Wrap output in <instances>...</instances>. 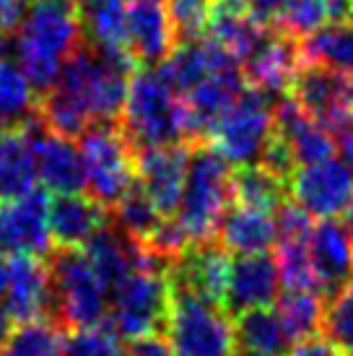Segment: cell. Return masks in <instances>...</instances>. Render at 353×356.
I'll list each match as a JSON object with an SVG mask.
<instances>
[{
    "instance_id": "cell-1",
    "label": "cell",
    "mask_w": 353,
    "mask_h": 356,
    "mask_svg": "<svg viewBox=\"0 0 353 356\" xmlns=\"http://www.w3.org/2000/svg\"><path fill=\"white\" fill-rule=\"evenodd\" d=\"M83 44L79 3L34 0L16 29V55L37 94L55 86L63 65Z\"/></svg>"
},
{
    "instance_id": "cell-2",
    "label": "cell",
    "mask_w": 353,
    "mask_h": 356,
    "mask_svg": "<svg viewBox=\"0 0 353 356\" xmlns=\"http://www.w3.org/2000/svg\"><path fill=\"white\" fill-rule=\"evenodd\" d=\"M117 125L133 151L195 143L185 99L158 76L156 68L136 70L130 76L128 99Z\"/></svg>"
},
{
    "instance_id": "cell-3",
    "label": "cell",
    "mask_w": 353,
    "mask_h": 356,
    "mask_svg": "<svg viewBox=\"0 0 353 356\" xmlns=\"http://www.w3.org/2000/svg\"><path fill=\"white\" fill-rule=\"evenodd\" d=\"M231 200V164L206 140L192 143L185 188L176 208V224L187 234L190 245L216 242L218 224Z\"/></svg>"
},
{
    "instance_id": "cell-4",
    "label": "cell",
    "mask_w": 353,
    "mask_h": 356,
    "mask_svg": "<svg viewBox=\"0 0 353 356\" xmlns=\"http://www.w3.org/2000/svg\"><path fill=\"white\" fill-rule=\"evenodd\" d=\"M164 341L172 356H234V323L224 307L169 284Z\"/></svg>"
},
{
    "instance_id": "cell-5",
    "label": "cell",
    "mask_w": 353,
    "mask_h": 356,
    "mask_svg": "<svg viewBox=\"0 0 353 356\" xmlns=\"http://www.w3.org/2000/svg\"><path fill=\"white\" fill-rule=\"evenodd\" d=\"M169 307L167 263L140 266L130 270L109 291V307L104 325L120 336V341H138L146 336H161Z\"/></svg>"
},
{
    "instance_id": "cell-6",
    "label": "cell",
    "mask_w": 353,
    "mask_h": 356,
    "mask_svg": "<svg viewBox=\"0 0 353 356\" xmlns=\"http://www.w3.org/2000/svg\"><path fill=\"white\" fill-rule=\"evenodd\" d=\"M273 97L255 86H245L234 104L213 122L206 143H211L231 167L257 164L275 133Z\"/></svg>"
},
{
    "instance_id": "cell-7",
    "label": "cell",
    "mask_w": 353,
    "mask_h": 356,
    "mask_svg": "<svg viewBox=\"0 0 353 356\" xmlns=\"http://www.w3.org/2000/svg\"><path fill=\"white\" fill-rule=\"evenodd\" d=\"M49 281L55 294V323L60 327L101 325L107 317L109 294L97 278L83 250H65L47 255Z\"/></svg>"
},
{
    "instance_id": "cell-8",
    "label": "cell",
    "mask_w": 353,
    "mask_h": 356,
    "mask_svg": "<svg viewBox=\"0 0 353 356\" xmlns=\"http://www.w3.org/2000/svg\"><path fill=\"white\" fill-rule=\"evenodd\" d=\"M79 138L88 195L112 208L136 182V151L117 122H94Z\"/></svg>"
},
{
    "instance_id": "cell-9",
    "label": "cell",
    "mask_w": 353,
    "mask_h": 356,
    "mask_svg": "<svg viewBox=\"0 0 353 356\" xmlns=\"http://www.w3.org/2000/svg\"><path fill=\"white\" fill-rule=\"evenodd\" d=\"M286 94L333 138L353 133V81L348 76L302 63Z\"/></svg>"
},
{
    "instance_id": "cell-10",
    "label": "cell",
    "mask_w": 353,
    "mask_h": 356,
    "mask_svg": "<svg viewBox=\"0 0 353 356\" xmlns=\"http://www.w3.org/2000/svg\"><path fill=\"white\" fill-rule=\"evenodd\" d=\"M0 252L34 257L52 252L49 193L44 188H31L16 198H0Z\"/></svg>"
},
{
    "instance_id": "cell-11",
    "label": "cell",
    "mask_w": 353,
    "mask_h": 356,
    "mask_svg": "<svg viewBox=\"0 0 353 356\" xmlns=\"http://www.w3.org/2000/svg\"><path fill=\"white\" fill-rule=\"evenodd\" d=\"M294 203L312 218H340L353 208V175L343 159L299 167L288 182Z\"/></svg>"
},
{
    "instance_id": "cell-12",
    "label": "cell",
    "mask_w": 353,
    "mask_h": 356,
    "mask_svg": "<svg viewBox=\"0 0 353 356\" xmlns=\"http://www.w3.org/2000/svg\"><path fill=\"white\" fill-rule=\"evenodd\" d=\"M26 133H29L34 169H37V179L42 182V188L58 195L83 193L86 175H83V159H81L79 146L65 136L47 130L40 118L26 125Z\"/></svg>"
},
{
    "instance_id": "cell-13",
    "label": "cell",
    "mask_w": 353,
    "mask_h": 356,
    "mask_svg": "<svg viewBox=\"0 0 353 356\" xmlns=\"http://www.w3.org/2000/svg\"><path fill=\"white\" fill-rule=\"evenodd\" d=\"M192 143H172L156 149L136 151V179L164 218H172L179 208L187 177Z\"/></svg>"
},
{
    "instance_id": "cell-14",
    "label": "cell",
    "mask_w": 353,
    "mask_h": 356,
    "mask_svg": "<svg viewBox=\"0 0 353 356\" xmlns=\"http://www.w3.org/2000/svg\"><path fill=\"white\" fill-rule=\"evenodd\" d=\"M6 309L16 323H31L40 317L55 320V294L49 281V268L42 257L10 255L6 273Z\"/></svg>"
},
{
    "instance_id": "cell-15",
    "label": "cell",
    "mask_w": 353,
    "mask_h": 356,
    "mask_svg": "<svg viewBox=\"0 0 353 356\" xmlns=\"http://www.w3.org/2000/svg\"><path fill=\"white\" fill-rule=\"evenodd\" d=\"M306 245L317 286L325 299H330L353 278V232L343 218H320L309 232Z\"/></svg>"
},
{
    "instance_id": "cell-16",
    "label": "cell",
    "mask_w": 353,
    "mask_h": 356,
    "mask_svg": "<svg viewBox=\"0 0 353 356\" xmlns=\"http://www.w3.org/2000/svg\"><path fill=\"white\" fill-rule=\"evenodd\" d=\"M278 294H281V276L270 252L231 257L224 302H221L229 315L234 317L247 309L270 307Z\"/></svg>"
},
{
    "instance_id": "cell-17",
    "label": "cell",
    "mask_w": 353,
    "mask_h": 356,
    "mask_svg": "<svg viewBox=\"0 0 353 356\" xmlns=\"http://www.w3.org/2000/svg\"><path fill=\"white\" fill-rule=\"evenodd\" d=\"M83 42L107 60L136 70L138 63L128 47V8L125 0H81Z\"/></svg>"
},
{
    "instance_id": "cell-18",
    "label": "cell",
    "mask_w": 353,
    "mask_h": 356,
    "mask_svg": "<svg viewBox=\"0 0 353 356\" xmlns=\"http://www.w3.org/2000/svg\"><path fill=\"white\" fill-rule=\"evenodd\" d=\"M299 65H302L299 40L288 37L281 29H273L263 44L245 60L242 73H245L247 86H255L270 97H284Z\"/></svg>"
},
{
    "instance_id": "cell-19",
    "label": "cell",
    "mask_w": 353,
    "mask_h": 356,
    "mask_svg": "<svg viewBox=\"0 0 353 356\" xmlns=\"http://www.w3.org/2000/svg\"><path fill=\"white\" fill-rule=\"evenodd\" d=\"M109 224V208L83 193L49 198V237L55 248L83 250L101 227Z\"/></svg>"
},
{
    "instance_id": "cell-20",
    "label": "cell",
    "mask_w": 353,
    "mask_h": 356,
    "mask_svg": "<svg viewBox=\"0 0 353 356\" xmlns=\"http://www.w3.org/2000/svg\"><path fill=\"white\" fill-rule=\"evenodd\" d=\"M273 112L275 136L288 146L296 161V169L325 161L335 154V138L296 104L294 97H288V94L278 97V104H275Z\"/></svg>"
},
{
    "instance_id": "cell-21",
    "label": "cell",
    "mask_w": 353,
    "mask_h": 356,
    "mask_svg": "<svg viewBox=\"0 0 353 356\" xmlns=\"http://www.w3.org/2000/svg\"><path fill=\"white\" fill-rule=\"evenodd\" d=\"M245 86H247V81H245L242 68H239V65H229V68L208 73L206 79L197 81L187 94H182V99H185V104H187V112H190V120H192L195 143L208 138L213 122L234 104V99L242 94Z\"/></svg>"
},
{
    "instance_id": "cell-22",
    "label": "cell",
    "mask_w": 353,
    "mask_h": 356,
    "mask_svg": "<svg viewBox=\"0 0 353 356\" xmlns=\"http://www.w3.org/2000/svg\"><path fill=\"white\" fill-rule=\"evenodd\" d=\"M216 242L229 255L270 252V248H275V242H278L275 213L234 203V206L226 208L224 218L218 224Z\"/></svg>"
},
{
    "instance_id": "cell-23",
    "label": "cell",
    "mask_w": 353,
    "mask_h": 356,
    "mask_svg": "<svg viewBox=\"0 0 353 356\" xmlns=\"http://www.w3.org/2000/svg\"><path fill=\"white\" fill-rule=\"evenodd\" d=\"M128 47L138 65L156 68L176 47L167 8L158 3H136L128 8Z\"/></svg>"
},
{
    "instance_id": "cell-24",
    "label": "cell",
    "mask_w": 353,
    "mask_h": 356,
    "mask_svg": "<svg viewBox=\"0 0 353 356\" xmlns=\"http://www.w3.org/2000/svg\"><path fill=\"white\" fill-rule=\"evenodd\" d=\"M291 346L294 341L270 307L234 315V356H288Z\"/></svg>"
},
{
    "instance_id": "cell-25",
    "label": "cell",
    "mask_w": 353,
    "mask_h": 356,
    "mask_svg": "<svg viewBox=\"0 0 353 356\" xmlns=\"http://www.w3.org/2000/svg\"><path fill=\"white\" fill-rule=\"evenodd\" d=\"M299 58L353 79V21H330L302 37Z\"/></svg>"
},
{
    "instance_id": "cell-26",
    "label": "cell",
    "mask_w": 353,
    "mask_h": 356,
    "mask_svg": "<svg viewBox=\"0 0 353 356\" xmlns=\"http://www.w3.org/2000/svg\"><path fill=\"white\" fill-rule=\"evenodd\" d=\"M37 182L34 154L26 128L0 130V198L29 193Z\"/></svg>"
},
{
    "instance_id": "cell-27",
    "label": "cell",
    "mask_w": 353,
    "mask_h": 356,
    "mask_svg": "<svg viewBox=\"0 0 353 356\" xmlns=\"http://www.w3.org/2000/svg\"><path fill=\"white\" fill-rule=\"evenodd\" d=\"M231 195L239 206L275 213L288 200L291 190L284 177L273 175L263 164H245L231 172Z\"/></svg>"
},
{
    "instance_id": "cell-28",
    "label": "cell",
    "mask_w": 353,
    "mask_h": 356,
    "mask_svg": "<svg viewBox=\"0 0 353 356\" xmlns=\"http://www.w3.org/2000/svg\"><path fill=\"white\" fill-rule=\"evenodd\" d=\"M40 97L26 73L10 60L0 58V130L26 128L40 118Z\"/></svg>"
},
{
    "instance_id": "cell-29",
    "label": "cell",
    "mask_w": 353,
    "mask_h": 356,
    "mask_svg": "<svg viewBox=\"0 0 353 356\" xmlns=\"http://www.w3.org/2000/svg\"><path fill=\"white\" fill-rule=\"evenodd\" d=\"M275 312L291 341L314 336L322 327L325 297L312 289H284L275 297Z\"/></svg>"
},
{
    "instance_id": "cell-30",
    "label": "cell",
    "mask_w": 353,
    "mask_h": 356,
    "mask_svg": "<svg viewBox=\"0 0 353 356\" xmlns=\"http://www.w3.org/2000/svg\"><path fill=\"white\" fill-rule=\"evenodd\" d=\"M109 218H112V224H117L122 232H128L130 237L140 239V242H146L156 232L158 224L164 221V216L158 213L151 198L138 185V179L133 182V188L112 206Z\"/></svg>"
},
{
    "instance_id": "cell-31",
    "label": "cell",
    "mask_w": 353,
    "mask_h": 356,
    "mask_svg": "<svg viewBox=\"0 0 353 356\" xmlns=\"http://www.w3.org/2000/svg\"><path fill=\"white\" fill-rule=\"evenodd\" d=\"M306 239L309 237H291V239H278V242H275L273 257H275V266H278V276H281V286L284 289H312V291H320ZM320 294H322V291H320Z\"/></svg>"
},
{
    "instance_id": "cell-32",
    "label": "cell",
    "mask_w": 353,
    "mask_h": 356,
    "mask_svg": "<svg viewBox=\"0 0 353 356\" xmlns=\"http://www.w3.org/2000/svg\"><path fill=\"white\" fill-rule=\"evenodd\" d=\"M6 346L8 356H63V327L49 317L21 323Z\"/></svg>"
},
{
    "instance_id": "cell-33",
    "label": "cell",
    "mask_w": 353,
    "mask_h": 356,
    "mask_svg": "<svg viewBox=\"0 0 353 356\" xmlns=\"http://www.w3.org/2000/svg\"><path fill=\"white\" fill-rule=\"evenodd\" d=\"M122 341L109 325L70 327L63 336V356H122Z\"/></svg>"
},
{
    "instance_id": "cell-34",
    "label": "cell",
    "mask_w": 353,
    "mask_h": 356,
    "mask_svg": "<svg viewBox=\"0 0 353 356\" xmlns=\"http://www.w3.org/2000/svg\"><path fill=\"white\" fill-rule=\"evenodd\" d=\"M167 16L172 21L176 44L203 40L213 16V0H167Z\"/></svg>"
},
{
    "instance_id": "cell-35",
    "label": "cell",
    "mask_w": 353,
    "mask_h": 356,
    "mask_svg": "<svg viewBox=\"0 0 353 356\" xmlns=\"http://www.w3.org/2000/svg\"><path fill=\"white\" fill-rule=\"evenodd\" d=\"M322 330L340 348L353 346V278L330 299H325Z\"/></svg>"
},
{
    "instance_id": "cell-36",
    "label": "cell",
    "mask_w": 353,
    "mask_h": 356,
    "mask_svg": "<svg viewBox=\"0 0 353 356\" xmlns=\"http://www.w3.org/2000/svg\"><path fill=\"white\" fill-rule=\"evenodd\" d=\"M327 21V0H284L278 29L288 37L302 40Z\"/></svg>"
},
{
    "instance_id": "cell-37",
    "label": "cell",
    "mask_w": 353,
    "mask_h": 356,
    "mask_svg": "<svg viewBox=\"0 0 353 356\" xmlns=\"http://www.w3.org/2000/svg\"><path fill=\"white\" fill-rule=\"evenodd\" d=\"M247 13L265 26V29H278V19L284 10V0H245Z\"/></svg>"
},
{
    "instance_id": "cell-38",
    "label": "cell",
    "mask_w": 353,
    "mask_h": 356,
    "mask_svg": "<svg viewBox=\"0 0 353 356\" xmlns=\"http://www.w3.org/2000/svg\"><path fill=\"white\" fill-rule=\"evenodd\" d=\"M288 356H343L340 354V346L333 343L327 336H309L296 341V346H291Z\"/></svg>"
},
{
    "instance_id": "cell-39",
    "label": "cell",
    "mask_w": 353,
    "mask_h": 356,
    "mask_svg": "<svg viewBox=\"0 0 353 356\" xmlns=\"http://www.w3.org/2000/svg\"><path fill=\"white\" fill-rule=\"evenodd\" d=\"M31 0H0V34H13L29 10Z\"/></svg>"
},
{
    "instance_id": "cell-40",
    "label": "cell",
    "mask_w": 353,
    "mask_h": 356,
    "mask_svg": "<svg viewBox=\"0 0 353 356\" xmlns=\"http://www.w3.org/2000/svg\"><path fill=\"white\" fill-rule=\"evenodd\" d=\"M122 356H172L167 341L158 336H146L138 338V341H130V348Z\"/></svg>"
},
{
    "instance_id": "cell-41",
    "label": "cell",
    "mask_w": 353,
    "mask_h": 356,
    "mask_svg": "<svg viewBox=\"0 0 353 356\" xmlns=\"http://www.w3.org/2000/svg\"><path fill=\"white\" fill-rule=\"evenodd\" d=\"M13 330H16V320H13V315L6 309V305H0V348L10 341Z\"/></svg>"
},
{
    "instance_id": "cell-42",
    "label": "cell",
    "mask_w": 353,
    "mask_h": 356,
    "mask_svg": "<svg viewBox=\"0 0 353 356\" xmlns=\"http://www.w3.org/2000/svg\"><path fill=\"white\" fill-rule=\"evenodd\" d=\"M340 154H343L345 167L351 169V175H353V133H348V136L340 138Z\"/></svg>"
},
{
    "instance_id": "cell-43",
    "label": "cell",
    "mask_w": 353,
    "mask_h": 356,
    "mask_svg": "<svg viewBox=\"0 0 353 356\" xmlns=\"http://www.w3.org/2000/svg\"><path fill=\"white\" fill-rule=\"evenodd\" d=\"M6 273H8V260H3V255H0V297L6 289Z\"/></svg>"
},
{
    "instance_id": "cell-44",
    "label": "cell",
    "mask_w": 353,
    "mask_h": 356,
    "mask_svg": "<svg viewBox=\"0 0 353 356\" xmlns=\"http://www.w3.org/2000/svg\"><path fill=\"white\" fill-rule=\"evenodd\" d=\"M8 52V40H6V34H0V58Z\"/></svg>"
},
{
    "instance_id": "cell-45",
    "label": "cell",
    "mask_w": 353,
    "mask_h": 356,
    "mask_svg": "<svg viewBox=\"0 0 353 356\" xmlns=\"http://www.w3.org/2000/svg\"><path fill=\"white\" fill-rule=\"evenodd\" d=\"M125 3H133V6H136V3H161V0H125Z\"/></svg>"
},
{
    "instance_id": "cell-46",
    "label": "cell",
    "mask_w": 353,
    "mask_h": 356,
    "mask_svg": "<svg viewBox=\"0 0 353 356\" xmlns=\"http://www.w3.org/2000/svg\"><path fill=\"white\" fill-rule=\"evenodd\" d=\"M343 356H353V346H348V348H345V354Z\"/></svg>"
},
{
    "instance_id": "cell-47",
    "label": "cell",
    "mask_w": 353,
    "mask_h": 356,
    "mask_svg": "<svg viewBox=\"0 0 353 356\" xmlns=\"http://www.w3.org/2000/svg\"><path fill=\"white\" fill-rule=\"evenodd\" d=\"M73 3H81V0H73Z\"/></svg>"
},
{
    "instance_id": "cell-48",
    "label": "cell",
    "mask_w": 353,
    "mask_h": 356,
    "mask_svg": "<svg viewBox=\"0 0 353 356\" xmlns=\"http://www.w3.org/2000/svg\"><path fill=\"white\" fill-rule=\"evenodd\" d=\"M0 356H8V354H0Z\"/></svg>"
},
{
    "instance_id": "cell-49",
    "label": "cell",
    "mask_w": 353,
    "mask_h": 356,
    "mask_svg": "<svg viewBox=\"0 0 353 356\" xmlns=\"http://www.w3.org/2000/svg\"><path fill=\"white\" fill-rule=\"evenodd\" d=\"M351 6H353V0H351Z\"/></svg>"
}]
</instances>
